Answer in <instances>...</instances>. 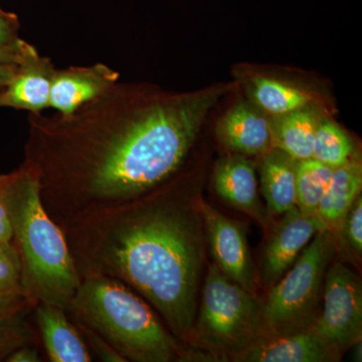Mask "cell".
<instances>
[{
	"label": "cell",
	"instance_id": "cell-8",
	"mask_svg": "<svg viewBox=\"0 0 362 362\" xmlns=\"http://www.w3.org/2000/svg\"><path fill=\"white\" fill-rule=\"evenodd\" d=\"M197 206L216 266L240 287L256 293L258 275L245 226L202 199H197Z\"/></svg>",
	"mask_w": 362,
	"mask_h": 362
},
{
	"label": "cell",
	"instance_id": "cell-17",
	"mask_svg": "<svg viewBox=\"0 0 362 362\" xmlns=\"http://www.w3.org/2000/svg\"><path fill=\"white\" fill-rule=\"evenodd\" d=\"M320 120L310 107L269 116L272 147L282 150L297 161L312 158L314 138Z\"/></svg>",
	"mask_w": 362,
	"mask_h": 362
},
{
	"label": "cell",
	"instance_id": "cell-29",
	"mask_svg": "<svg viewBox=\"0 0 362 362\" xmlns=\"http://www.w3.org/2000/svg\"><path fill=\"white\" fill-rule=\"evenodd\" d=\"M44 357L40 352V343L23 345L14 350L6 359V362H42Z\"/></svg>",
	"mask_w": 362,
	"mask_h": 362
},
{
	"label": "cell",
	"instance_id": "cell-19",
	"mask_svg": "<svg viewBox=\"0 0 362 362\" xmlns=\"http://www.w3.org/2000/svg\"><path fill=\"white\" fill-rule=\"evenodd\" d=\"M247 94L255 106L269 116L282 115L306 108L312 99L307 93L276 78L252 77L247 82Z\"/></svg>",
	"mask_w": 362,
	"mask_h": 362
},
{
	"label": "cell",
	"instance_id": "cell-12",
	"mask_svg": "<svg viewBox=\"0 0 362 362\" xmlns=\"http://www.w3.org/2000/svg\"><path fill=\"white\" fill-rule=\"evenodd\" d=\"M214 187L223 202L251 216L268 230L271 218L259 199L254 163L246 156L235 153L216 162Z\"/></svg>",
	"mask_w": 362,
	"mask_h": 362
},
{
	"label": "cell",
	"instance_id": "cell-18",
	"mask_svg": "<svg viewBox=\"0 0 362 362\" xmlns=\"http://www.w3.org/2000/svg\"><path fill=\"white\" fill-rule=\"evenodd\" d=\"M362 166L356 156L333 170L329 185L324 192L317 216L327 230H333L354 201L361 194Z\"/></svg>",
	"mask_w": 362,
	"mask_h": 362
},
{
	"label": "cell",
	"instance_id": "cell-7",
	"mask_svg": "<svg viewBox=\"0 0 362 362\" xmlns=\"http://www.w3.org/2000/svg\"><path fill=\"white\" fill-rule=\"evenodd\" d=\"M322 299V309L309 328L343 354L361 341V278L345 264H332L324 278Z\"/></svg>",
	"mask_w": 362,
	"mask_h": 362
},
{
	"label": "cell",
	"instance_id": "cell-22",
	"mask_svg": "<svg viewBox=\"0 0 362 362\" xmlns=\"http://www.w3.org/2000/svg\"><path fill=\"white\" fill-rule=\"evenodd\" d=\"M354 157L351 139L337 125L329 120H320L314 138L312 158L335 169Z\"/></svg>",
	"mask_w": 362,
	"mask_h": 362
},
{
	"label": "cell",
	"instance_id": "cell-16",
	"mask_svg": "<svg viewBox=\"0 0 362 362\" xmlns=\"http://www.w3.org/2000/svg\"><path fill=\"white\" fill-rule=\"evenodd\" d=\"M296 168L297 160L282 150L272 147L262 154L261 192L270 218L296 206Z\"/></svg>",
	"mask_w": 362,
	"mask_h": 362
},
{
	"label": "cell",
	"instance_id": "cell-2",
	"mask_svg": "<svg viewBox=\"0 0 362 362\" xmlns=\"http://www.w3.org/2000/svg\"><path fill=\"white\" fill-rule=\"evenodd\" d=\"M176 175L141 197L85 214L63 230L81 277L102 275L124 283L187 345L199 307L204 223L197 199Z\"/></svg>",
	"mask_w": 362,
	"mask_h": 362
},
{
	"label": "cell",
	"instance_id": "cell-3",
	"mask_svg": "<svg viewBox=\"0 0 362 362\" xmlns=\"http://www.w3.org/2000/svg\"><path fill=\"white\" fill-rule=\"evenodd\" d=\"M4 189L30 303L56 305L69 313L82 277L63 228L42 204L39 178L23 163L4 175Z\"/></svg>",
	"mask_w": 362,
	"mask_h": 362
},
{
	"label": "cell",
	"instance_id": "cell-14",
	"mask_svg": "<svg viewBox=\"0 0 362 362\" xmlns=\"http://www.w3.org/2000/svg\"><path fill=\"white\" fill-rule=\"evenodd\" d=\"M40 343L52 362L94 361L78 326L68 312L56 305L39 303L33 309Z\"/></svg>",
	"mask_w": 362,
	"mask_h": 362
},
{
	"label": "cell",
	"instance_id": "cell-21",
	"mask_svg": "<svg viewBox=\"0 0 362 362\" xmlns=\"http://www.w3.org/2000/svg\"><path fill=\"white\" fill-rule=\"evenodd\" d=\"M334 169L314 158L297 161L296 206L305 214H316Z\"/></svg>",
	"mask_w": 362,
	"mask_h": 362
},
{
	"label": "cell",
	"instance_id": "cell-1",
	"mask_svg": "<svg viewBox=\"0 0 362 362\" xmlns=\"http://www.w3.org/2000/svg\"><path fill=\"white\" fill-rule=\"evenodd\" d=\"M223 93L168 94L118 82L69 115L30 114L23 163L39 178L52 220L63 228L178 175Z\"/></svg>",
	"mask_w": 362,
	"mask_h": 362
},
{
	"label": "cell",
	"instance_id": "cell-26",
	"mask_svg": "<svg viewBox=\"0 0 362 362\" xmlns=\"http://www.w3.org/2000/svg\"><path fill=\"white\" fill-rule=\"evenodd\" d=\"M33 47L21 39L13 44H0V66H18Z\"/></svg>",
	"mask_w": 362,
	"mask_h": 362
},
{
	"label": "cell",
	"instance_id": "cell-6",
	"mask_svg": "<svg viewBox=\"0 0 362 362\" xmlns=\"http://www.w3.org/2000/svg\"><path fill=\"white\" fill-rule=\"evenodd\" d=\"M335 252L331 230L314 235L263 300L267 333L280 334L310 327L320 311L324 278Z\"/></svg>",
	"mask_w": 362,
	"mask_h": 362
},
{
	"label": "cell",
	"instance_id": "cell-4",
	"mask_svg": "<svg viewBox=\"0 0 362 362\" xmlns=\"http://www.w3.org/2000/svg\"><path fill=\"white\" fill-rule=\"evenodd\" d=\"M69 315L101 335L125 361H180L187 349L146 300L106 276L82 277Z\"/></svg>",
	"mask_w": 362,
	"mask_h": 362
},
{
	"label": "cell",
	"instance_id": "cell-25",
	"mask_svg": "<svg viewBox=\"0 0 362 362\" xmlns=\"http://www.w3.org/2000/svg\"><path fill=\"white\" fill-rule=\"evenodd\" d=\"M81 334L84 338L86 344L89 349L92 356H96L100 361L108 362H125L123 357L116 351L113 347L104 339L101 335L98 334L87 326L76 322Z\"/></svg>",
	"mask_w": 362,
	"mask_h": 362
},
{
	"label": "cell",
	"instance_id": "cell-23",
	"mask_svg": "<svg viewBox=\"0 0 362 362\" xmlns=\"http://www.w3.org/2000/svg\"><path fill=\"white\" fill-rule=\"evenodd\" d=\"M337 252L349 263L358 267L362 257V197L354 201L339 225L331 230Z\"/></svg>",
	"mask_w": 362,
	"mask_h": 362
},
{
	"label": "cell",
	"instance_id": "cell-11",
	"mask_svg": "<svg viewBox=\"0 0 362 362\" xmlns=\"http://www.w3.org/2000/svg\"><path fill=\"white\" fill-rule=\"evenodd\" d=\"M119 82V73L105 64L57 69L52 76L49 108L69 115L102 96Z\"/></svg>",
	"mask_w": 362,
	"mask_h": 362
},
{
	"label": "cell",
	"instance_id": "cell-24",
	"mask_svg": "<svg viewBox=\"0 0 362 362\" xmlns=\"http://www.w3.org/2000/svg\"><path fill=\"white\" fill-rule=\"evenodd\" d=\"M32 311L0 313V361H6L11 352L23 345L40 342L37 327L28 319Z\"/></svg>",
	"mask_w": 362,
	"mask_h": 362
},
{
	"label": "cell",
	"instance_id": "cell-15",
	"mask_svg": "<svg viewBox=\"0 0 362 362\" xmlns=\"http://www.w3.org/2000/svg\"><path fill=\"white\" fill-rule=\"evenodd\" d=\"M218 135L226 148L243 156H262L272 148L269 117L246 102L226 112L218 122Z\"/></svg>",
	"mask_w": 362,
	"mask_h": 362
},
{
	"label": "cell",
	"instance_id": "cell-20",
	"mask_svg": "<svg viewBox=\"0 0 362 362\" xmlns=\"http://www.w3.org/2000/svg\"><path fill=\"white\" fill-rule=\"evenodd\" d=\"M23 284V267L13 242H0V313L33 310Z\"/></svg>",
	"mask_w": 362,
	"mask_h": 362
},
{
	"label": "cell",
	"instance_id": "cell-13",
	"mask_svg": "<svg viewBox=\"0 0 362 362\" xmlns=\"http://www.w3.org/2000/svg\"><path fill=\"white\" fill-rule=\"evenodd\" d=\"M56 66L35 47L16 66L13 77L0 93V108L40 114L49 108L52 76Z\"/></svg>",
	"mask_w": 362,
	"mask_h": 362
},
{
	"label": "cell",
	"instance_id": "cell-10",
	"mask_svg": "<svg viewBox=\"0 0 362 362\" xmlns=\"http://www.w3.org/2000/svg\"><path fill=\"white\" fill-rule=\"evenodd\" d=\"M342 354L310 328L257 337L228 361L235 362H337Z\"/></svg>",
	"mask_w": 362,
	"mask_h": 362
},
{
	"label": "cell",
	"instance_id": "cell-27",
	"mask_svg": "<svg viewBox=\"0 0 362 362\" xmlns=\"http://www.w3.org/2000/svg\"><path fill=\"white\" fill-rule=\"evenodd\" d=\"M20 28L18 16L0 7V44H13L21 40Z\"/></svg>",
	"mask_w": 362,
	"mask_h": 362
},
{
	"label": "cell",
	"instance_id": "cell-30",
	"mask_svg": "<svg viewBox=\"0 0 362 362\" xmlns=\"http://www.w3.org/2000/svg\"><path fill=\"white\" fill-rule=\"evenodd\" d=\"M16 66H0V87H6L13 77Z\"/></svg>",
	"mask_w": 362,
	"mask_h": 362
},
{
	"label": "cell",
	"instance_id": "cell-9",
	"mask_svg": "<svg viewBox=\"0 0 362 362\" xmlns=\"http://www.w3.org/2000/svg\"><path fill=\"white\" fill-rule=\"evenodd\" d=\"M282 216L272 228L259 257L257 275L267 288L285 275L317 233L327 230L317 214H305L297 206Z\"/></svg>",
	"mask_w": 362,
	"mask_h": 362
},
{
	"label": "cell",
	"instance_id": "cell-5",
	"mask_svg": "<svg viewBox=\"0 0 362 362\" xmlns=\"http://www.w3.org/2000/svg\"><path fill=\"white\" fill-rule=\"evenodd\" d=\"M265 333L263 300L223 275L216 264H209L187 345L228 361Z\"/></svg>",
	"mask_w": 362,
	"mask_h": 362
},
{
	"label": "cell",
	"instance_id": "cell-28",
	"mask_svg": "<svg viewBox=\"0 0 362 362\" xmlns=\"http://www.w3.org/2000/svg\"><path fill=\"white\" fill-rule=\"evenodd\" d=\"M4 175H0V242L13 240V226L4 197Z\"/></svg>",
	"mask_w": 362,
	"mask_h": 362
},
{
	"label": "cell",
	"instance_id": "cell-31",
	"mask_svg": "<svg viewBox=\"0 0 362 362\" xmlns=\"http://www.w3.org/2000/svg\"><path fill=\"white\" fill-rule=\"evenodd\" d=\"M2 89H4V87H0V93H1Z\"/></svg>",
	"mask_w": 362,
	"mask_h": 362
}]
</instances>
